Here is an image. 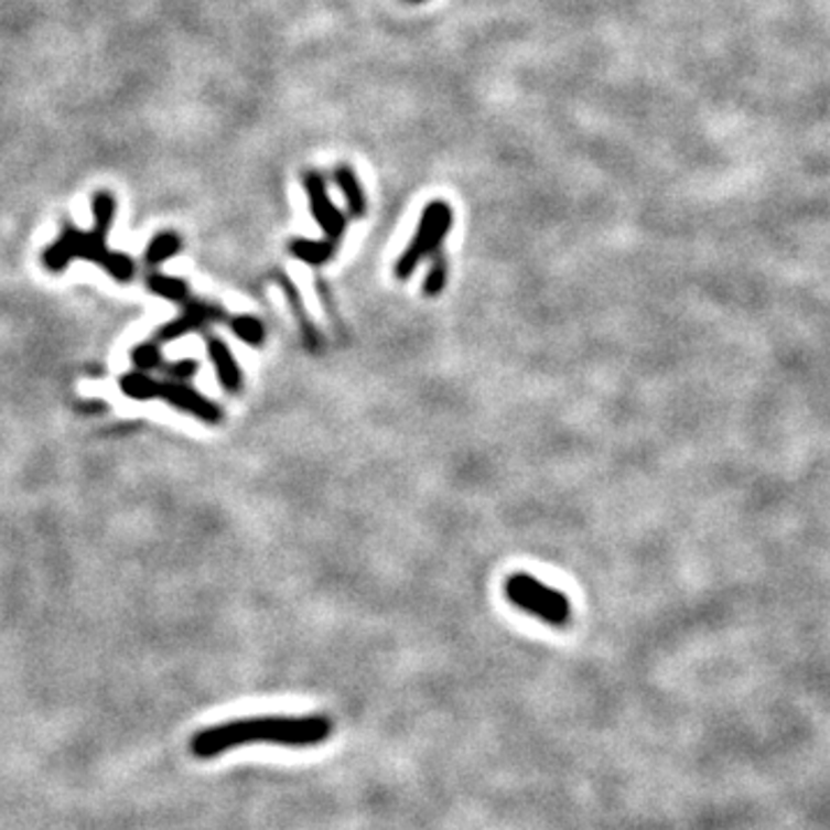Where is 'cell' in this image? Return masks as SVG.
Segmentation results:
<instances>
[{
    "instance_id": "3",
    "label": "cell",
    "mask_w": 830,
    "mask_h": 830,
    "mask_svg": "<svg viewBox=\"0 0 830 830\" xmlns=\"http://www.w3.org/2000/svg\"><path fill=\"white\" fill-rule=\"evenodd\" d=\"M506 595L515 607L531 616H538L549 625L563 627L572 618L570 600L561 591L542 584L531 574H513L506 582Z\"/></svg>"
},
{
    "instance_id": "10",
    "label": "cell",
    "mask_w": 830,
    "mask_h": 830,
    "mask_svg": "<svg viewBox=\"0 0 830 830\" xmlns=\"http://www.w3.org/2000/svg\"><path fill=\"white\" fill-rule=\"evenodd\" d=\"M335 183L339 187V192L344 194L346 198V206H348V213L351 217H363L367 213V201H365V192H363V185L358 181L356 171L342 164L335 169Z\"/></svg>"
},
{
    "instance_id": "17",
    "label": "cell",
    "mask_w": 830,
    "mask_h": 830,
    "mask_svg": "<svg viewBox=\"0 0 830 830\" xmlns=\"http://www.w3.org/2000/svg\"><path fill=\"white\" fill-rule=\"evenodd\" d=\"M196 369H198V363H194V360H183V363H175V365L169 367V371L173 376H179V379H190V376L196 374Z\"/></svg>"
},
{
    "instance_id": "1",
    "label": "cell",
    "mask_w": 830,
    "mask_h": 830,
    "mask_svg": "<svg viewBox=\"0 0 830 830\" xmlns=\"http://www.w3.org/2000/svg\"><path fill=\"white\" fill-rule=\"evenodd\" d=\"M333 722L325 715H263L213 724L190 739V752L196 759H215L222 754L247 745L314 747L331 739Z\"/></svg>"
},
{
    "instance_id": "12",
    "label": "cell",
    "mask_w": 830,
    "mask_h": 830,
    "mask_svg": "<svg viewBox=\"0 0 830 830\" xmlns=\"http://www.w3.org/2000/svg\"><path fill=\"white\" fill-rule=\"evenodd\" d=\"M122 392L132 397V399H155L160 397V381L150 379L143 371H132L128 376H122L120 381Z\"/></svg>"
},
{
    "instance_id": "15",
    "label": "cell",
    "mask_w": 830,
    "mask_h": 830,
    "mask_svg": "<svg viewBox=\"0 0 830 830\" xmlns=\"http://www.w3.org/2000/svg\"><path fill=\"white\" fill-rule=\"evenodd\" d=\"M445 284H448V263H445V259L439 255V257L432 261V268L427 270V277H424V282H422V291H424L427 295H430V298H434V295H439V293L445 289Z\"/></svg>"
},
{
    "instance_id": "13",
    "label": "cell",
    "mask_w": 830,
    "mask_h": 830,
    "mask_svg": "<svg viewBox=\"0 0 830 830\" xmlns=\"http://www.w3.org/2000/svg\"><path fill=\"white\" fill-rule=\"evenodd\" d=\"M148 289L162 298L175 300V303H185L190 295V287L183 280H175V277H166L160 272L148 277Z\"/></svg>"
},
{
    "instance_id": "5",
    "label": "cell",
    "mask_w": 830,
    "mask_h": 830,
    "mask_svg": "<svg viewBox=\"0 0 830 830\" xmlns=\"http://www.w3.org/2000/svg\"><path fill=\"white\" fill-rule=\"evenodd\" d=\"M305 192H308V198H310V211H312L314 219L319 222L325 238L339 240L344 229H346V217L331 201L328 187H325V181H323L321 173L310 171L305 175Z\"/></svg>"
},
{
    "instance_id": "9",
    "label": "cell",
    "mask_w": 830,
    "mask_h": 830,
    "mask_svg": "<svg viewBox=\"0 0 830 830\" xmlns=\"http://www.w3.org/2000/svg\"><path fill=\"white\" fill-rule=\"evenodd\" d=\"M335 249H337V240H310V238H293L289 242V251L298 259L303 261L308 266H323L328 263L333 257H335Z\"/></svg>"
},
{
    "instance_id": "18",
    "label": "cell",
    "mask_w": 830,
    "mask_h": 830,
    "mask_svg": "<svg viewBox=\"0 0 830 830\" xmlns=\"http://www.w3.org/2000/svg\"><path fill=\"white\" fill-rule=\"evenodd\" d=\"M411 3H422V0H411Z\"/></svg>"
},
{
    "instance_id": "2",
    "label": "cell",
    "mask_w": 830,
    "mask_h": 830,
    "mask_svg": "<svg viewBox=\"0 0 830 830\" xmlns=\"http://www.w3.org/2000/svg\"><path fill=\"white\" fill-rule=\"evenodd\" d=\"M111 226H114L111 217H95V229L90 234L74 229V226H65L63 236L44 251V266L52 272H58L72 259H86V261H95L103 266L107 272L116 277L118 282L132 280V274H134L132 259L107 249V234Z\"/></svg>"
},
{
    "instance_id": "6",
    "label": "cell",
    "mask_w": 830,
    "mask_h": 830,
    "mask_svg": "<svg viewBox=\"0 0 830 830\" xmlns=\"http://www.w3.org/2000/svg\"><path fill=\"white\" fill-rule=\"evenodd\" d=\"M160 397L166 399L171 407L187 411L194 418L204 420L208 424H217L224 418L222 409L215 405V401H211L204 395H198L185 384H160Z\"/></svg>"
},
{
    "instance_id": "4",
    "label": "cell",
    "mask_w": 830,
    "mask_h": 830,
    "mask_svg": "<svg viewBox=\"0 0 830 830\" xmlns=\"http://www.w3.org/2000/svg\"><path fill=\"white\" fill-rule=\"evenodd\" d=\"M450 226H452V208L445 204V201H439V198L432 201V204L422 211V217H420L411 245L401 251V257L395 266V274L399 277V280H409L422 259L439 251L441 242L445 240L450 231Z\"/></svg>"
},
{
    "instance_id": "16",
    "label": "cell",
    "mask_w": 830,
    "mask_h": 830,
    "mask_svg": "<svg viewBox=\"0 0 830 830\" xmlns=\"http://www.w3.org/2000/svg\"><path fill=\"white\" fill-rule=\"evenodd\" d=\"M132 360L139 369H155L160 363H162V356H160V348L155 344H141L134 348L132 354Z\"/></svg>"
},
{
    "instance_id": "8",
    "label": "cell",
    "mask_w": 830,
    "mask_h": 830,
    "mask_svg": "<svg viewBox=\"0 0 830 830\" xmlns=\"http://www.w3.org/2000/svg\"><path fill=\"white\" fill-rule=\"evenodd\" d=\"M208 354H211V360L217 369V379L224 386V390L238 392L242 388V371H240L234 354L229 351V346H226L222 339H211L208 342Z\"/></svg>"
},
{
    "instance_id": "14",
    "label": "cell",
    "mask_w": 830,
    "mask_h": 830,
    "mask_svg": "<svg viewBox=\"0 0 830 830\" xmlns=\"http://www.w3.org/2000/svg\"><path fill=\"white\" fill-rule=\"evenodd\" d=\"M231 331L238 339H242L249 346H261L266 339V328L263 323L255 316H234L231 319Z\"/></svg>"
},
{
    "instance_id": "11",
    "label": "cell",
    "mask_w": 830,
    "mask_h": 830,
    "mask_svg": "<svg viewBox=\"0 0 830 830\" xmlns=\"http://www.w3.org/2000/svg\"><path fill=\"white\" fill-rule=\"evenodd\" d=\"M181 247H183V240H181L179 234L164 231V234L155 236L153 242L148 245V249H145V263L160 266V263L169 261L173 255H179Z\"/></svg>"
},
{
    "instance_id": "7",
    "label": "cell",
    "mask_w": 830,
    "mask_h": 830,
    "mask_svg": "<svg viewBox=\"0 0 830 830\" xmlns=\"http://www.w3.org/2000/svg\"><path fill=\"white\" fill-rule=\"evenodd\" d=\"M224 319V312L217 310V308H211V305H204V303H190L183 312L181 319H175L173 323H169L166 328L160 331V339L162 342H171V339H179L192 331H198L204 328V325L213 323V321H222Z\"/></svg>"
}]
</instances>
